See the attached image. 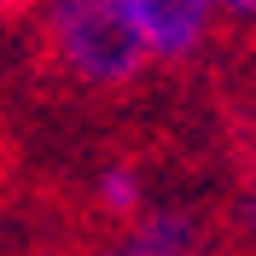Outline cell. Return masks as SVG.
Listing matches in <instances>:
<instances>
[{
    "label": "cell",
    "instance_id": "obj_6",
    "mask_svg": "<svg viewBox=\"0 0 256 256\" xmlns=\"http://www.w3.org/2000/svg\"><path fill=\"white\" fill-rule=\"evenodd\" d=\"M239 227H244V233H256V186L239 198Z\"/></svg>",
    "mask_w": 256,
    "mask_h": 256
},
{
    "label": "cell",
    "instance_id": "obj_2",
    "mask_svg": "<svg viewBox=\"0 0 256 256\" xmlns=\"http://www.w3.org/2000/svg\"><path fill=\"white\" fill-rule=\"evenodd\" d=\"M134 18H140L152 58H186V52L204 47L216 0H134Z\"/></svg>",
    "mask_w": 256,
    "mask_h": 256
},
{
    "label": "cell",
    "instance_id": "obj_7",
    "mask_svg": "<svg viewBox=\"0 0 256 256\" xmlns=\"http://www.w3.org/2000/svg\"><path fill=\"white\" fill-rule=\"evenodd\" d=\"M30 6H35V0H0V18H24Z\"/></svg>",
    "mask_w": 256,
    "mask_h": 256
},
{
    "label": "cell",
    "instance_id": "obj_3",
    "mask_svg": "<svg viewBox=\"0 0 256 256\" xmlns=\"http://www.w3.org/2000/svg\"><path fill=\"white\" fill-rule=\"evenodd\" d=\"M198 244V222L186 210H146L140 222L122 227V239L105 256H192Z\"/></svg>",
    "mask_w": 256,
    "mask_h": 256
},
{
    "label": "cell",
    "instance_id": "obj_5",
    "mask_svg": "<svg viewBox=\"0 0 256 256\" xmlns=\"http://www.w3.org/2000/svg\"><path fill=\"white\" fill-rule=\"evenodd\" d=\"M216 12L239 18V24H256V0H216Z\"/></svg>",
    "mask_w": 256,
    "mask_h": 256
},
{
    "label": "cell",
    "instance_id": "obj_1",
    "mask_svg": "<svg viewBox=\"0 0 256 256\" xmlns=\"http://www.w3.org/2000/svg\"><path fill=\"white\" fill-rule=\"evenodd\" d=\"M52 52L88 88H122L152 64L134 0H47Z\"/></svg>",
    "mask_w": 256,
    "mask_h": 256
},
{
    "label": "cell",
    "instance_id": "obj_4",
    "mask_svg": "<svg viewBox=\"0 0 256 256\" xmlns=\"http://www.w3.org/2000/svg\"><path fill=\"white\" fill-rule=\"evenodd\" d=\"M99 210L116 222H140L146 216V175L134 163H105L99 169Z\"/></svg>",
    "mask_w": 256,
    "mask_h": 256
}]
</instances>
